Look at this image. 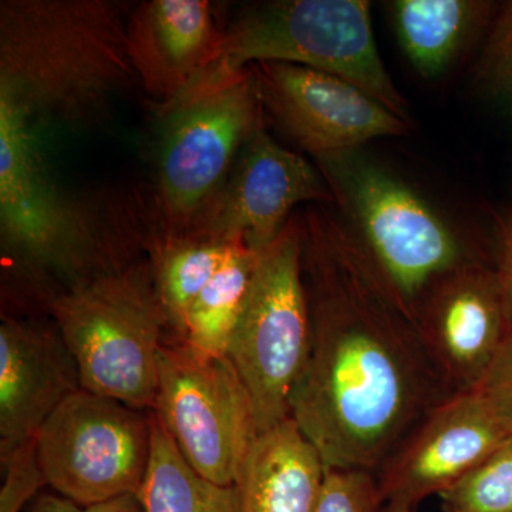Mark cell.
Instances as JSON below:
<instances>
[{
    "instance_id": "obj_17",
    "label": "cell",
    "mask_w": 512,
    "mask_h": 512,
    "mask_svg": "<svg viewBox=\"0 0 512 512\" xmlns=\"http://www.w3.org/2000/svg\"><path fill=\"white\" fill-rule=\"evenodd\" d=\"M326 467L292 419L261 433L239 476L237 512H315Z\"/></svg>"
},
{
    "instance_id": "obj_21",
    "label": "cell",
    "mask_w": 512,
    "mask_h": 512,
    "mask_svg": "<svg viewBox=\"0 0 512 512\" xmlns=\"http://www.w3.org/2000/svg\"><path fill=\"white\" fill-rule=\"evenodd\" d=\"M138 497L146 512H237L235 485L224 487L201 477L181 456L156 414L153 454Z\"/></svg>"
},
{
    "instance_id": "obj_2",
    "label": "cell",
    "mask_w": 512,
    "mask_h": 512,
    "mask_svg": "<svg viewBox=\"0 0 512 512\" xmlns=\"http://www.w3.org/2000/svg\"><path fill=\"white\" fill-rule=\"evenodd\" d=\"M37 124L0 94L2 311L47 313L49 303L84 279L134 261L107 238L47 170Z\"/></svg>"
},
{
    "instance_id": "obj_15",
    "label": "cell",
    "mask_w": 512,
    "mask_h": 512,
    "mask_svg": "<svg viewBox=\"0 0 512 512\" xmlns=\"http://www.w3.org/2000/svg\"><path fill=\"white\" fill-rule=\"evenodd\" d=\"M80 389L79 365L49 313L2 312L0 458L36 439L50 414Z\"/></svg>"
},
{
    "instance_id": "obj_10",
    "label": "cell",
    "mask_w": 512,
    "mask_h": 512,
    "mask_svg": "<svg viewBox=\"0 0 512 512\" xmlns=\"http://www.w3.org/2000/svg\"><path fill=\"white\" fill-rule=\"evenodd\" d=\"M154 414L201 477L237 484L259 431L251 397L228 356L200 355L165 340Z\"/></svg>"
},
{
    "instance_id": "obj_12",
    "label": "cell",
    "mask_w": 512,
    "mask_h": 512,
    "mask_svg": "<svg viewBox=\"0 0 512 512\" xmlns=\"http://www.w3.org/2000/svg\"><path fill=\"white\" fill-rule=\"evenodd\" d=\"M414 325L454 393L480 386L512 333V302L493 261L440 276L414 306Z\"/></svg>"
},
{
    "instance_id": "obj_8",
    "label": "cell",
    "mask_w": 512,
    "mask_h": 512,
    "mask_svg": "<svg viewBox=\"0 0 512 512\" xmlns=\"http://www.w3.org/2000/svg\"><path fill=\"white\" fill-rule=\"evenodd\" d=\"M301 215L258 255L244 311L228 348L254 407L259 434L291 416L311 349V309L302 261Z\"/></svg>"
},
{
    "instance_id": "obj_19",
    "label": "cell",
    "mask_w": 512,
    "mask_h": 512,
    "mask_svg": "<svg viewBox=\"0 0 512 512\" xmlns=\"http://www.w3.org/2000/svg\"><path fill=\"white\" fill-rule=\"evenodd\" d=\"M238 244L161 232L148 239L147 259L167 319V340L183 342L192 303Z\"/></svg>"
},
{
    "instance_id": "obj_18",
    "label": "cell",
    "mask_w": 512,
    "mask_h": 512,
    "mask_svg": "<svg viewBox=\"0 0 512 512\" xmlns=\"http://www.w3.org/2000/svg\"><path fill=\"white\" fill-rule=\"evenodd\" d=\"M397 42L424 79H439L484 39L497 6L485 0H394L387 3Z\"/></svg>"
},
{
    "instance_id": "obj_11",
    "label": "cell",
    "mask_w": 512,
    "mask_h": 512,
    "mask_svg": "<svg viewBox=\"0 0 512 512\" xmlns=\"http://www.w3.org/2000/svg\"><path fill=\"white\" fill-rule=\"evenodd\" d=\"M248 67L265 117L315 161L409 131L407 121L340 77L291 63Z\"/></svg>"
},
{
    "instance_id": "obj_25",
    "label": "cell",
    "mask_w": 512,
    "mask_h": 512,
    "mask_svg": "<svg viewBox=\"0 0 512 512\" xmlns=\"http://www.w3.org/2000/svg\"><path fill=\"white\" fill-rule=\"evenodd\" d=\"M0 467V512H25L47 485L37 457L36 439L20 444L9 456L0 458Z\"/></svg>"
},
{
    "instance_id": "obj_22",
    "label": "cell",
    "mask_w": 512,
    "mask_h": 512,
    "mask_svg": "<svg viewBox=\"0 0 512 512\" xmlns=\"http://www.w3.org/2000/svg\"><path fill=\"white\" fill-rule=\"evenodd\" d=\"M440 498L444 512H512V439Z\"/></svg>"
},
{
    "instance_id": "obj_16",
    "label": "cell",
    "mask_w": 512,
    "mask_h": 512,
    "mask_svg": "<svg viewBox=\"0 0 512 512\" xmlns=\"http://www.w3.org/2000/svg\"><path fill=\"white\" fill-rule=\"evenodd\" d=\"M207 0H148L127 20V52L144 89L177 99L208 69L222 39Z\"/></svg>"
},
{
    "instance_id": "obj_3",
    "label": "cell",
    "mask_w": 512,
    "mask_h": 512,
    "mask_svg": "<svg viewBox=\"0 0 512 512\" xmlns=\"http://www.w3.org/2000/svg\"><path fill=\"white\" fill-rule=\"evenodd\" d=\"M136 76L127 22L109 0H3L0 94L35 123H96L110 97Z\"/></svg>"
},
{
    "instance_id": "obj_4",
    "label": "cell",
    "mask_w": 512,
    "mask_h": 512,
    "mask_svg": "<svg viewBox=\"0 0 512 512\" xmlns=\"http://www.w3.org/2000/svg\"><path fill=\"white\" fill-rule=\"evenodd\" d=\"M47 313L72 350L83 390L156 410L168 325L147 258L73 285Z\"/></svg>"
},
{
    "instance_id": "obj_26",
    "label": "cell",
    "mask_w": 512,
    "mask_h": 512,
    "mask_svg": "<svg viewBox=\"0 0 512 512\" xmlns=\"http://www.w3.org/2000/svg\"><path fill=\"white\" fill-rule=\"evenodd\" d=\"M512 426V333L480 383Z\"/></svg>"
},
{
    "instance_id": "obj_28",
    "label": "cell",
    "mask_w": 512,
    "mask_h": 512,
    "mask_svg": "<svg viewBox=\"0 0 512 512\" xmlns=\"http://www.w3.org/2000/svg\"><path fill=\"white\" fill-rule=\"evenodd\" d=\"M25 512H84V508L59 494H40Z\"/></svg>"
},
{
    "instance_id": "obj_24",
    "label": "cell",
    "mask_w": 512,
    "mask_h": 512,
    "mask_svg": "<svg viewBox=\"0 0 512 512\" xmlns=\"http://www.w3.org/2000/svg\"><path fill=\"white\" fill-rule=\"evenodd\" d=\"M375 473L326 468L315 512H383Z\"/></svg>"
},
{
    "instance_id": "obj_13",
    "label": "cell",
    "mask_w": 512,
    "mask_h": 512,
    "mask_svg": "<svg viewBox=\"0 0 512 512\" xmlns=\"http://www.w3.org/2000/svg\"><path fill=\"white\" fill-rule=\"evenodd\" d=\"M512 439V426L481 387L451 394L377 470L384 504L416 507L440 495Z\"/></svg>"
},
{
    "instance_id": "obj_6",
    "label": "cell",
    "mask_w": 512,
    "mask_h": 512,
    "mask_svg": "<svg viewBox=\"0 0 512 512\" xmlns=\"http://www.w3.org/2000/svg\"><path fill=\"white\" fill-rule=\"evenodd\" d=\"M201 76L254 63L299 64L355 84L410 123L409 104L384 66L365 0H278L242 10ZM200 76V77H201Z\"/></svg>"
},
{
    "instance_id": "obj_9",
    "label": "cell",
    "mask_w": 512,
    "mask_h": 512,
    "mask_svg": "<svg viewBox=\"0 0 512 512\" xmlns=\"http://www.w3.org/2000/svg\"><path fill=\"white\" fill-rule=\"evenodd\" d=\"M154 413L80 389L36 436L47 485L79 507L140 494L153 454Z\"/></svg>"
},
{
    "instance_id": "obj_1",
    "label": "cell",
    "mask_w": 512,
    "mask_h": 512,
    "mask_svg": "<svg viewBox=\"0 0 512 512\" xmlns=\"http://www.w3.org/2000/svg\"><path fill=\"white\" fill-rule=\"evenodd\" d=\"M301 224L312 335L289 419L326 468L376 474L454 392L343 218L309 208Z\"/></svg>"
},
{
    "instance_id": "obj_30",
    "label": "cell",
    "mask_w": 512,
    "mask_h": 512,
    "mask_svg": "<svg viewBox=\"0 0 512 512\" xmlns=\"http://www.w3.org/2000/svg\"><path fill=\"white\" fill-rule=\"evenodd\" d=\"M414 508L403 504H384L383 512H414Z\"/></svg>"
},
{
    "instance_id": "obj_20",
    "label": "cell",
    "mask_w": 512,
    "mask_h": 512,
    "mask_svg": "<svg viewBox=\"0 0 512 512\" xmlns=\"http://www.w3.org/2000/svg\"><path fill=\"white\" fill-rule=\"evenodd\" d=\"M259 252L238 244L227 262L192 303L184 345L204 356L228 355L251 286Z\"/></svg>"
},
{
    "instance_id": "obj_14",
    "label": "cell",
    "mask_w": 512,
    "mask_h": 512,
    "mask_svg": "<svg viewBox=\"0 0 512 512\" xmlns=\"http://www.w3.org/2000/svg\"><path fill=\"white\" fill-rule=\"evenodd\" d=\"M305 202L335 204V198L319 168L281 146L264 121L242 148L227 184L187 237L239 242L261 252Z\"/></svg>"
},
{
    "instance_id": "obj_27",
    "label": "cell",
    "mask_w": 512,
    "mask_h": 512,
    "mask_svg": "<svg viewBox=\"0 0 512 512\" xmlns=\"http://www.w3.org/2000/svg\"><path fill=\"white\" fill-rule=\"evenodd\" d=\"M493 265L512 302V205L495 217Z\"/></svg>"
},
{
    "instance_id": "obj_23",
    "label": "cell",
    "mask_w": 512,
    "mask_h": 512,
    "mask_svg": "<svg viewBox=\"0 0 512 512\" xmlns=\"http://www.w3.org/2000/svg\"><path fill=\"white\" fill-rule=\"evenodd\" d=\"M477 79L512 116V0L495 10L481 40Z\"/></svg>"
},
{
    "instance_id": "obj_29",
    "label": "cell",
    "mask_w": 512,
    "mask_h": 512,
    "mask_svg": "<svg viewBox=\"0 0 512 512\" xmlns=\"http://www.w3.org/2000/svg\"><path fill=\"white\" fill-rule=\"evenodd\" d=\"M84 512H146V510L138 495L128 494L84 508Z\"/></svg>"
},
{
    "instance_id": "obj_5",
    "label": "cell",
    "mask_w": 512,
    "mask_h": 512,
    "mask_svg": "<svg viewBox=\"0 0 512 512\" xmlns=\"http://www.w3.org/2000/svg\"><path fill=\"white\" fill-rule=\"evenodd\" d=\"M315 163L340 217L412 319L414 306L433 282L483 258L419 192L362 151Z\"/></svg>"
},
{
    "instance_id": "obj_7",
    "label": "cell",
    "mask_w": 512,
    "mask_h": 512,
    "mask_svg": "<svg viewBox=\"0 0 512 512\" xmlns=\"http://www.w3.org/2000/svg\"><path fill=\"white\" fill-rule=\"evenodd\" d=\"M158 107L160 232L190 235L227 184L265 114L249 67L200 77L177 99Z\"/></svg>"
}]
</instances>
